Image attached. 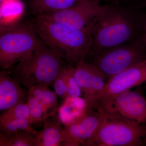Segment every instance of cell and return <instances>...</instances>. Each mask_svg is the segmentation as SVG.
Returning a JSON list of instances; mask_svg holds the SVG:
<instances>
[{"instance_id": "obj_1", "label": "cell", "mask_w": 146, "mask_h": 146, "mask_svg": "<svg viewBox=\"0 0 146 146\" xmlns=\"http://www.w3.org/2000/svg\"><path fill=\"white\" fill-rule=\"evenodd\" d=\"M31 22L39 38L68 65L76 67L89 54L94 28L76 29L42 16Z\"/></svg>"}, {"instance_id": "obj_2", "label": "cell", "mask_w": 146, "mask_h": 146, "mask_svg": "<svg viewBox=\"0 0 146 146\" xmlns=\"http://www.w3.org/2000/svg\"><path fill=\"white\" fill-rule=\"evenodd\" d=\"M140 15L128 7L106 5L93 29L92 44L88 55L140 38Z\"/></svg>"}, {"instance_id": "obj_3", "label": "cell", "mask_w": 146, "mask_h": 146, "mask_svg": "<svg viewBox=\"0 0 146 146\" xmlns=\"http://www.w3.org/2000/svg\"><path fill=\"white\" fill-rule=\"evenodd\" d=\"M68 64L39 38L31 55L9 69V74L23 86L52 85Z\"/></svg>"}, {"instance_id": "obj_4", "label": "cell", "mask_w": 146, "mask_h": 146, "mask_svg": "<svg viewBox=\"0 0 146 146\" xmlns=\"http://www.w3.org/2000/svg\"><path fill=\"white\" fill-rule=\"evenodd\" d=\"M39 39L31 21L18 22L1 28L0 67L2 70H9L29 57Z\"/></svg>"}, {"instance_id": "obj_5", "label": "cell", "mask_w": 146, "mask_h": 146, "mask_svg": "<svg viewBox=\"0 0 146 146\" xmlns=\"http://www.w3.org/2000/svg\"><path fill=\"white\" fill-rule=\"evenodd\" d=\"M91 63L100 70L107 80L127 68L146 60V44L142 37L100 50L94 54Z\"/></svg>"}, {"instance_id": "obj_6", "label": "cell", "mask_w": 146, "mask_h": 146, "mask_svg": "<svg viewBox=\"0 0 146 146\" xmlns=\"http://www.w3.org/2000/svg\"><path fill=\"white\" fill-rule=\"evenodd\" d=\"M146 139V126L107 113L95 134L84 146H141Z\"/></svg>"}, {"instance_id": "obj_7", "label": "cell", "mask_w": 146, "mask_h": 146, "mask_svg": "<svg viewBox=\"0 0 146 146\" xmlns=\"http://www.w3.org/2000/svg\"><path fill=\"white\" fill-rule=\"evenodd\" d=\"M146 82V60L127 68L107 80L88 104L89 109L105 108L116 97Z\"/></svg>"}, {"instance_id": "obj_8", "label": "cell", "mask_w": 146, "mask_h": 146, "mask_svg": "<svg viewBox=\"0 0 146 146\" xmlns=\"http://www.w3.org/2000/svg\"><path fill=\"white\" fill-rule=\"evenodd\" d=\"M106 7V5H102L98 0H80L70 7L42 16L72 28L83 30L94 27Z\"/></svg>"}, {"instance_id": "obj_9", "label": "cell", "mask_w": 146, "mask_h": 146, "mask_svg": "<svg viewBox=\"0 0 146 146\" xmlns=\"http://www.w3.org/2000/svg\"><path fill=\"white\" fill-rule=\"evenodd\" d=\"M109 115L133 123L146 121V100L137 91H125L103 109Z\"/></svg>"}, {"instance_id": "obj_10", "label": "cell", "mask_w": 146, "mask_h": 146, "mask_svg": "<svg viewBox=\"0 0 146 146\" xmlns=\"http://www.w3.org/2000/svg\"><path fill=\"white\" fill-rule=\"evenodd\" d=\"M107 113L101 109H90L76 122L64 125L61 146L85 145L105 118Z\"/></svg>"}, {"instance_id": "obj_11", "label": "cell", "mask_w": 146, "mask_h": 146, "mask_svg": "<svg viewBox=\"0 0 146 146\" xmlns=\"http://www.w3.org/2000/svg\"><path fill=\"white\" fill-rule=\"evenodd\" d=\"M72 72L88 105L104 88L106 78L96 66L85 60L73 67Z\"/></svg>"}, {"instance_id": "obj_12", "label": "cell", "mask_w": 146, "mask_h": 146, "mask_svg": "<svg viewBox=\"0 0 146 146\" xmlns=\"http://www.w3.org/2000/svg\"><path fill=\"white\" fill-rule=\"evenodd\" d=\"M5 70L0 72V110L7 111L27 100L28 92Z\"/></svg>"}, {"instance_id": "obj_13", "label": "cell", "mask_w": 146, "mask_h": 146, "mask_svg": "<svg viewBox=\"0 0 146 146\" xmlns=\"http://www.w3.org/2000/svg\"><path fill=\"white\" fill-rule=\"evenodd\" d=\"M89 110L84 99L68 97L59 107L58 118L64 125H69L81 119Z\"/></svg>"}, {"instance_id": "obj_14", "label": "cell", "mask_w": 146, "mask_h": 146, "mask_svg": "<svg viewBox=\"0 0 146 146\" xmlns=\"http://www.w3.org/2000/svg\"><path fill=\"white\" fill-rule=\"evenodd\" d=\"M41 130L35 135V146H61L62 142L63 123L59 118L46 119Z\"/></svg>"}, {"instance_id": "obj_15", "label": "cell", "mask_w": 146, "mask_h": 146, "mask_svg": "<svg viewBox=\"0 0 146 146\" xmlns=\"http://www.w3.org/2000/svg\"><path fill=\"white\" fill-rule=\"evenodd\" d=\"M80 0H27L30 13L34 17L69 8Z\"/></svg>"}, {"instance_id": "obj_16", "label": "cell", "mask_w": 146, "mask_h": 146, "mask_svg": "<svg viewBox=\"0 0 146 146\" xmlns=\"http://www.w3.org/2000/svg\"><path fill=\"white\" fill-rule=\"evenodd\" d=\"M35 135L25 131L11 135L1 132L0 146H35Z\"/></svg>"}, {"instance_id": "obj_17", "label": "cell", "mask_w": 146, "mask_h": 146, "mask_svg": "<svg viewBox=\"0 0 146 146\" xmlns=\"http://www.w3.org/2000/svg\"><path fill=\"white\" fill-rule=\"evenodd\" d=\"M29 120L25 119H11L0 121L1 132L11 135L21 131H29L35 134L36 131L31 126Z\"/></svg>"}, {"instance_id": "obj_18", "label": "cell", "mask_w": 146, "mask_h": 146, "mask_svg": "<svg viewBox=\"0 0 146 146\" xmlns=\"http://www.w3.org/2000/svg\"><path fill=\"white\" fill-rule=\"evenodd\" d=\"M73 67L71 65H66L63 68V73L68 97L77 98L81 96L82 93L73 75Z\"/></svg>"}, {"instance_id": "obj_19", "label": "cell", "mask_w": 146, "mask_h": 146, "mask_svg": "<svg viewBox=\"0 0 146 146\" xmlns=\"http://www.w3.org/2000/svg\"><path fill=\"white\" fill-rule=\"evenodd\" d=\"M30 108L27 102H22L13 106L0 116V121L11 119H27L29 121Z\"/></svg>"}, {"instance_id": "obj_20", "label": "cell", "mask_w": 146, "mask_h": 146, "mask_svg": "<svg viewBox=\"0 0 146 146\" xmlns=\"http://www.w3.org/2000/svg\"><path fill=\"white\" fill-rule=\"evenodd\" d=\"M57 96L55 92L49 89V86L44 85L42 99L40 102L48 110L55 112L58 106Z\"/></svg>"}, {"instance_id": "obj_21", "label": "cell", "mask_w": 146, "mask_h": 146, "mask_svg": "<svg viewBox=\"0 0 146 146\" xmlns=\"http://www.w3.org/2000/svg\"><path fill=\"white\" fill-rule=\"evenodd\" d=\"M29 108V121L31 124L34 123L44 122L51 115H53L48 112V110L44 107L40 102L35 106Z\"/></svg>"}, {"instance_id": "obj_22", "label": "cell", "mask_w": 146, "mask_h": 146, "mask_svg": "<svg viewBox=\"0 0 146 146\" xmlns=\"http://www.w3.org/2000/svg\"><path fill=\"white\" fill-rule=\"evenodd\" d=\"M52 85L53 86L54 92L58 96L61 98V99L63 100L68 97L67 87L63 76V70L54 80Z\"/></svg>"}, {"instance_id": "obj_23", "label": "cell", "mask_w": 146, "mask_h": 146, "mask_svg": "<svg viewBox=\"0 0 146 146\" xmlns=\"http://www.w3.org/2000/svg\"><path fill=\"white\" fill-rule=\"evenodd\" d=\"M44 86L42 85H35L29 86L27 88L28 95L34 97L39 102L41 101Z\"/></svg>"}, {"instance_id": "obj_24", "label": "cell", "mask_w": 146, "mask_h": 146, "mask_svg": "<svg viewBox=\"0 0 146 146\" xmlns=\"http://www.w3.org/2000/svg\"><path fill=\"white\" fill-rule=\"evenodd\" d=\"M141 37L146 44V14L140 15Z\"/></svg>"}, {"instance_id": "obj_25", "label": "cell", "mask_w": 146, "mask_h": 146, "mask_svg": "<svg viewBox=\"0 0 146 146\" xmlns=\"http://www.w3.org/2000/svg\"><path fill=\"white\" fill-rule=\"evenodd\" d=\"M143 5L144 6H146V0H144L143 3Z\"/></svg>"}, {"instance_id": "obj_26", "label": "cell", "mask_w": 146, "mask_h": 146, "mask_svg": "<svg viewBox=\"0 0 146 146\" xmlns=\"http://www.w3.org/2000/svg\"><path fill=\"white\" fill-rule=\"evenodd\" d=\"M5 0H1V4L3 3L4 2H5Z\"/></svg>"}, {"instance_id": "obj_27", "label": "cell", "mask_w": 146, "mask_h": 146, "mask_svg": "<svg viewBox=\"0 0 146 146\" xmlns=\"http://www.w3.org/2000/svg\"><path fill=\"white\" fill-rule=\"evenodd\" d=\"M99 2L100 3L101 2L103 1H107V0H98Z\"/></svg>"}]
</instances>
